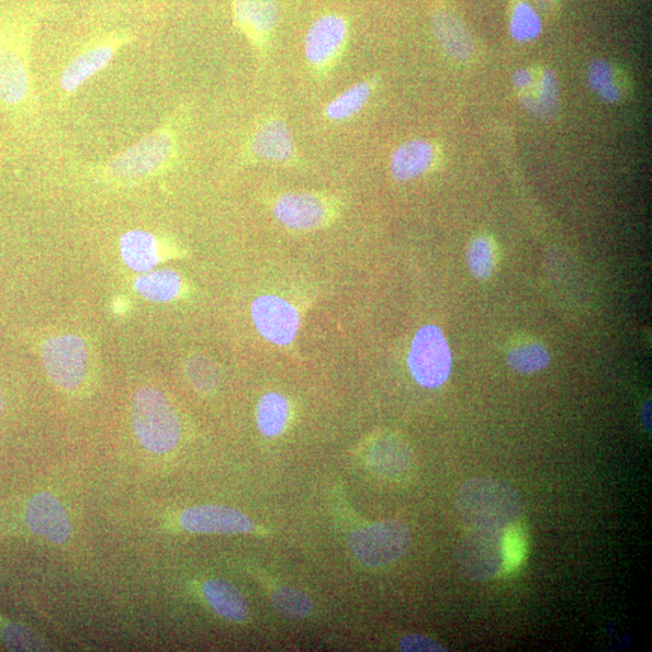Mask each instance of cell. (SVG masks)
Masks as SVG:
<instances>
[{
  "label": "cell",
  "mask_w": 652,
  "mask_h": 652,
  "mask_svg": "<svg viewBox=\"0 0 652 652\" xmlns=\"http://www.w3.org/2000/svg\"><path fill=\"white\" fill-rule=\"evenodd\" d=\"M44 15L36 5L0 17V104L9 109H33L31 51Z\"/></svg>",
  "instance_id": "6da1fadb"
},
{
  "label": "cell",
  "mask_w": 652,
  "mask_h": 652,
  "mask_svg": "<svg viewBox=\"0 0 652 652\" xmlns=\"http://www.w3.org/2000/svg\"><path fill=\"white\" fill-rule=\"evenodd\" d=\"M181 121L178 112L168 116L146 136L99 165L98 177L109 184L122 185L162 174L181 150Z\"/></svg>",
  "instance_id": "7a4b0ae2"
},
{
  "label": "cell",
  "mask_w": 652,
  "mask_h": 652,
  "mask_svg": "<svg viewBox=\"0 0 652 652\" xmlns=\"http://www.w3.org/2000/svg\"><path fill=\"white\" fill-rule=\"evenodd\" d=\"M455 508L468 530L505 531L520 519L522 502L508 483L478 478L459 488Z\"/></svg>",
  "instance_id": "3957f363"
},
{
  "label": "cell",
  "mask_w": 652,
  "mask_h": 652,
  "mask_svg": "<svg viewBox=\"0 0 652 652\" xmlns=\"http://www.w3.org/2000/svg\"><path fill=\"white\" fill-rule=\"evenodd\" d=\"M132 423L141 445L152 454L172 451L181 438V423L160 390L145 387L132 401Z\"/></svg>",
  "instance_id": "277c9868"
},
{
  "label": "cell",
  "mask_w": 652,
  "mask_h": 652,
  "mask_svg": "<svg viewBox=\"0 0 652 652\" xmlns=\"http://www.w3.org/2000/svg\"><path fill=\"white\" fill-rule=\"evenodd\" d=\"M134 40L136 36L129 28L104 31L88 38L65 63L60 75L59 86L62 98H70L89 79L104 72Z\"/></svg>",
  "instance_id": "5b68a950"
},
{
  "label": "cell",
  "mask_w": 652,
  "mask_h": 652,
  "mask_svg": "<svg viewBox=\"0 0 652 652\" xmlns=\"http://www.w3.org/2000/svg\"><path fill=\"white\" fill-rule=\"evenodd\" d=\"M410 528L400 521H384L362 528L350 536L358 562L369 568L385 567L398 560L411 545Z\"/></svg>",
  "instance_id": "8992f818"
},
{
  "label": "cell",
  "mask_w": 652,
  "mask_h": 652,
  "mask_svg": "<svg viewBox=\"0 0 652 652\" xmlns=\"http://www.w3.org/2000/svg\"><path fill=\"white\" fill-rule=\"evenodd\" d=\"M455 548V560L462 575L474 581L497 577L505 562V531L468 530Z\"/></svg>",
  "instance_id": "52a82bcc"
},
{
  "label": "cell",
  "mask_w": 652,
  "mask_h": 652,
  "mask_svg": "<svg viewBox=\"0 0 652 652\" xmlns=\"http://www.w3.org/2000/svg\"><path fill=\"white\" fill-rule=\"evenodd\" d=\"M409 369L415 382L425 388H437L451 374L452 354L446 337L436 325H425L415 334L409 353Z\"/></svg>",
  "instance_id": "ba28073f"
},
{
  "label": "cell",
  "mask_w": 652,
  "mask_h": 652,
  "mask_svg": "<svg viewBox=\"0 0 652 652\" xmlns=\"http://www.w3.org/2000/svg\"><path fill=\"white\" fill-rule=\"evenodd\" d=\"M41 359L53 384L64 390H74L86 375L88 350L82 337L61 335L43 345Z\"/></svg>",
  "instance_id": "9c48e42d"
},
{
  "label": "cell",
  "mask_w": 652,
  "mask_h": 652,
  "mask_svg": "<svg viewBox=\"0 0 652 652\" xmlns=\"http://www.w3.org/2000/svg\"><path fill=\"white\" fill-rule=\"evenodd\" d=\"M274 213L280 224L297 231L323 229L336 217L333 202L310 193H291L280 196L275 202Z\"/></svg>",
  "instance_id": "30bf717a"
},
{
  "label": "cell",
  "mask_w": 652,
  "mask_h": 652,
  "mask_svg": "<svg viewBox=\"0 0 652 652\" xmlns=\"http://www.w3.org/2000/svg\"><path fill=\"white\" fill-rule=\"evenodd\" d=\"M251 312L255 328L264 339L277 346L294 342L300 314L292 303L280 297L262 295L254 300Z\"/></svg>",
  "instance_id": "8fae6325"
},
{
  "label": "cell",
  "mask_w": 652,
  "mask_h": 652,
  "mask_svg": "<svg viewBox=\"0 0 652 652\" xmlns=\"http://www.w3.org/2000/svg\"><path fill=\"white\" fill-rule=\"evenodd\" d=\"M514 87L526 109L543 119H553L559 109L557 75L546 69H523L512 77Z\"/></svg>",
  "instance_id": "7c38bea8"
},
{
  "label": "cell",
  "mask_w": 652,
  "mask_h": 652,
  "mask_svg": "<svg viewBox=\"0 0 652 652\" xmlns=\"http://www.w3.org/2000/svg\"><path fill=\"white\" fill-rule=\"evenodd\" d=\"M181 526L194 534H246L254 528L244 514L221 505H200L185 510Z\"/></svg>",
  "instance_id": "4fadbf2b"
},
{
  "label": "cell",
  "mask_w": 652,
  "mask_h": 652,
  "mask_svg": "<svg viewBox=\"0 0 652 652\" xmlns=\"http://www.w3.org/2000/svg\"><path fill=\"white\" fill-rule=\"evenodd\" d=\"M26 523L31 532L62 544L71 535V523L63 505L48 492L36 494L26 509Z\"/></svg>",
  "instance_id": "5bb4252c"
},
{
  "label": "cell",
  "mask_w": 652,
  "mask_h": 652,
  "mask_svg": "<svg viewBox=\"0 0 652 652\" xmlns=\"http://www.w3.org/2000/svg\"><path fill=\"white\" fill-rule=\"evenodd\" d=\"M348 26L339 15H325L318 19L307 32L305 53L314 65L325 67L333 62L346 43Z\"/></svg>",
  "instance_id": "9a60e30c"
},
{
  "label": "cell",
  "mask_w": 652,
  "mask_h": 652,
  "mask_svg": "<svg viewBox=\"0 0 652 652\" xmlns=\"http://www.w3.org/2000/svg\"><path fill=\"white\" fill-rule=\"evenodd\" d=\"M236 24L252 41H263L278 22L274 0H231Z\"/></svg>",
  "instance_id": "2e32d148"
},
{
  "label": "cell",
  "mask_w": 652,
  "mask_h": 652,
  "mask_svg": "<svg viewBox=\"0 0 652 652\" xmlns=\"http://www.w3.org/2000/svg\"><path fill=\"white\" fill-rule=\"evenodd\" d=\"M436 161L435 146L426 141L403 143L393 154L390 171L399 182H409L432 170Z\"/></svg>",
  "instance_id": "e0dca14e"
},
{
  "label": "cell",
  "mask_w": 652,
  "mask_h": 652,
  "mask_svg": "<svg viewBox=\"0 0 652 652\" xmlns=\"http://www.w3.org/2000/svg\"><path fill=\"white\" fill-rule=\"evenodd\" d=\"M589 83L605 102L620 104L632 93V83L620 65L594 60L589 67Z\"/></svg>",
  "instance_id": "ac0fdd59"
},
{
  "label": "cell",
  "mask_w": 652,
  "mask_h": 652,
  "mask_svg": "<svg viewBox=\"0 0 652 652\" xmlns=\"http://www.w3.org/2000/svg\"><path fill=\"white\" fill-rule=\"evenodd\" d=\"M120 252L123 263L136 273H149L161 261L160 243L148 231L133 230L123 234Z\"/></svg>",
  "instance_id": "d6986e66"
},
{
  "label": "cell",
  "mask_w": 652,
  "mask_h": 652,
  "mask_svg": "<svg viewBox=\"0 0 652 652\" xmlns=\"http://www.w3.org/2000/svg\"><path fill=\"white\" fill-rule=\"evenodd\" d=\"M204 594L210 608L233 623H243L249 617V604L244 595L231 582L213 579L204 583Z\"/></svg>",
  "instance_id": "ffe728a7"
},
{
  "label": "cell",
  "mask_w": 652,
  "mask_h": 652,
  "mask_svg": "<svg viewBox=\"0 0 652 652\" xmlns=\"http://www.w3.org/2000/svg\"><path fill=\"white\" fill-rule=\"evenodd\" d=\"M252 150L268 161L282 162L290 159L294 145L286 123L279 120L266 122L255 132Z\"/></svg>",
  "instance_id": "44dd1931"
},
{
  "label": "cell",
  "mask_w": 652,
  "mask_h": 652,
  "mask_svg": "<svg viewBox=\"0 0 652 652\" xmlns=\"http://www.w3.org/2000/svg\"><path fill=\"white\" fill-rule=\"evenodd\" d=\"M434 32L444 49L458 60H467L474 52L469 32L454 14L440 11L434 16Z\"/></svg>",
  "instance_id": "7402d4cb"
},
{
  "label": "cell",
  "mask_w": 652,
  "mask_h": 652,
  "mask_svg": "<svg viewBox=\"0 0 652 652\" xmlns=\"http://www.w3.org/2000/svg\"><path fill=\"white\" fill-rule=\"evenodd\" d=\"M134 289L146 300L168 302L182 295L184 282L173 269H157L134 280Z\"/></svg>",
  "instance_id": "603a6c76"
},
{
  "label": "cell",
  "mask_w": 652,
  "mask_h": 652,
  "mask_svg": "<svg viewBox=\"0 0 652 652\" xmlns=\"http://www.w3.org/2000/svg\"><path fill=\"white\" fill-rule=\"evenodd\" d=\"M290 419V403L279 393H267L257 403L256 423L258 431L267 437L282 434Z\"/></svg>",
  "instance_id": "cb8c5ba5"
},
{
  "label": "cell",
  "mask_w": 652,
  "mask_h": 652,
  "mask_svg": "<svg viewBox=\"0 0 652 652\" xmlns=\"http://www.w3.org/2000/svg\"><path fill=\"white\" fill-rule=\"evenodd\" d=\"M551 357L546 347L536 341H523L511 348L508 363L516 373L531 375L550 365Z\"/></svg>",
  "instance_id": "d4e9b609"
},
{
  "label": "cell",
  "mask_w": 652,
  "mask_h": 652,
  "mask_svg": "<svg viewBox=\"0 0 652 652\" xmlns=\"http://www.w3.org/2000/svg\"><path fill=\"white\" fill-rule=\"evenodd\" d=\"M468 266L472 275L479 279L490 278L497 266V246L486 234L472 240L467 252Z\"/></svg>",
  "instance_id": "484cf974"
},
{
  "label": "cell",
  "mask_w": 652,
  "mask_h": 652,
  "mask_svg": "<svg viewBox=\"0 0 652 652\" xmlns=\"http://www.w3.org/2000/svg\"><path fill=\"white\" fill-rule=\"evenodd\" d=\"M370 96L371 86L367 83L357 84L335 98L326 107L325 116L334 121L350 119L365 107Z\"/></svg>",
  "instance_id": "4316f807"
},
{
  "label": "cell",
  "mask_w": 652,
  "mask_h": 652,
  "mask_svg": "<svg viewBox=\"0 0 652 652\" xmlns=\"http://www.w3.org/2000/svg\"><path fill=\"white\" fill-rule=\"evenodd\" d=\"M190 385L202 395H210L220 384L218 366L202 354L191 355L185 363Z\"/></svg>",
  "instance_id": "83f0119b"
},
{
  "label": "cell",
  "mask_w": 652,
  "mask_h": 652,
  "mask_svg": "<svg viewBox=\"0 0 652 652\" xmlns=\"http://www.w3.org/2000/svg\"><path fill=\"white\" fill-rule=\"evenodd\" d=\"M408 447L395 437L382 438L373 448V462L388 474H398L409 464Z\"/></svg>",
  "instance_id": "f1b7e54d"
},
{
  "label": "cell",
  "mask_w": 652,
  "mask_h": 652,
  "mask_svg": "<svg viewBox=\"0 0 652 652\" xmlns=\"http://www.w3.org/2000/svg\"><path fill=\"white\" fill-rule=\"evenodd\" d=\"M275 609L289 618H306L313 612V603L305 593L290 588L277 589L273 594Z\"/></svg>",
  "instance_id": "f546056e"
},
{
  "label": "cell",
  "mask_w": 652,
  "mask_h": 652,
  "mask_svg": "<svg viewBox=\"0 0 652 652\" xmlns=\"http://www.w3.org/2000/svg\"><path fill=\"white\" fill-rule=\"evenodd\" d=\"M542 21L535 10L527 3L517 4L511 17V36L517 41L535 39L542 33Z\"/></svg>",
  "instance_id": "4dcf8cb0"
},
{
  "label": "cell",
  "mask_w": 652,
  "mask_h": 652,
  "mask_svg": "<svg viewBox=\"0 0 652 652\" xmlns=\"http://www.w3.org/2000/svg\"><path fill=\"white\" fill-rule=\"evenodd\" d=\"M4 640L14 650H37L41 647L39 639L26 627L10 625L5 628Z\"/></svg>",
  "instance_id": "1f68e13d"
},
{
  "label": "cell",
  "mask_w": 652,
  "mask_h": 652,
  "mask_svg": "<svg viewBox=\"0 0 652 652\" xmlns=\"http://www.w3.org/2000/svg\"><path fill=\"white\" fill-rule=\"evenodd\" d=\"M400 650L405 652H445L447 648L431 637L409 635L401 639Z\"/></svg>",
  "instance_id": "d6a6232c"
},
{
  "label": "cell",
  "mask_w": 652,
  "mask_h": 652,
  "mask_svg": "<svg viewBox=\"0 0 652 652\" xmlns=\"http://www.w3.org/2000/svg\"><path fill=\"white\" fill-rule=\"evenodd\" d=\"M642 422L645 426V430L649 434H651V400H648L644 403L642 409Z\"/></svg>",
  "instance_id": "836d02e7"
},
{
  "label": "cell",
  "mask_w": 652,
  "mask_h": 652,
  "mask_svg": "<svg viewBox=\"0 0 652 652\" xmlns=\"http://www.w3.org/2000/svg\"><path fill=\"white\" fill-rule=\"evenodd\" d=\"M4 409V401L2 395H0V414H2Z\"/></svg>",
  "instance_id": "e575fe53"
}]
</instances>
